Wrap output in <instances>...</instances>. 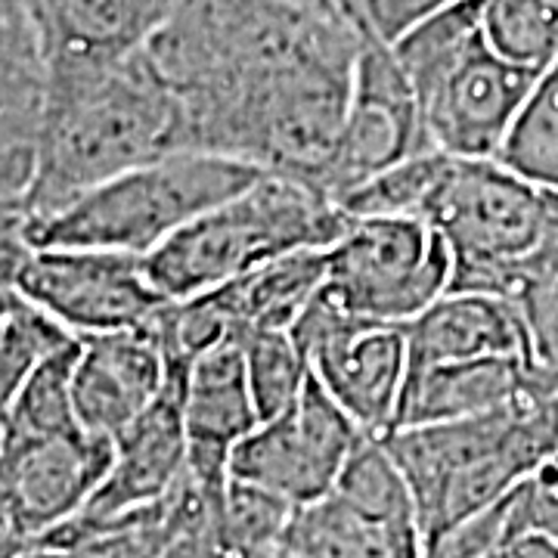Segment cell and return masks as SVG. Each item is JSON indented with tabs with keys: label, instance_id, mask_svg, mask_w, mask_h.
I'll use <instances>...</instances> for the list:
<instances>
[{
	"label": "cell",
	"instance_id": "1",
	"mask_svg": "<svg viewBox=\"0 0 558 558\" xmlns=\"http://www.w3.org/2000/svg\"><path fill=\"white\" fill-rule=\"evenodd\" d=\"M363 32L295 0H180L146 47L178 102L174 149L314 186L351 102Z\"/></svg>",
	"mask_w": 558,
	"mask_h": 558
},
{
	"label": "cell",
	"instance_id": "2",
	"mask_svg": "<svg viewBox=\"0 0 558 558\" xmlns=\"http://www.w3.org/2000/svg\"><path fill=\"white\" fill-rule=\"evenodd\" d=\"M178 102L146 50L112 62H53L28 218L174 149Z\"/></svg>",
	"mask_w": 558,
	"mask_h": 558
},
{
	"label": "cell",
	"instance_id": "3",
	"mask_svg": "<svg viewBox=\"0 0 558 558\" xmlns=\"http://www.w3.org/2000/svg\"><path fill=\"white\" fill-rule=\"evenodd\" d=\"M416 499L425 549L506 499L558 447V385L481 416L381 435Z\"/></svg>",
	"mask_w": 558,
	"mask_h": 558
},
{
	"label": "cell",
	"instance_id": "4",
	"mask_svg": "<svg viewBox=\"0 0 558 558\" xmlns=\"http://www.w3.org/2000/svg\"><path fill=\"white\" fill-rule=\"evenodd\" d=\"M413 87L428 146L453 159H497L539 72L502 60L481 32V0L422 20L391 44Z\"/></svg>",
	"mask_w": 558,
	"mask_h": 558
},
{
	"label": "cell",
	"instance_id": "5",
	"mask_svg": "<svg viewBox=\"0 0 558 558\" xmlns=\"http://www.w3.org/2000/svg\"><path fill=\"white\" fill-rule=\"evenodd\" d=\"M348 215L319 190L264 174L233 199L190 220L159 245L146 270L168 301H183L255 274L279 258L329 248Z\"/></svg>",
	"mask_w": 558,
	"mask_h": 558
},
{
	"label": "cell",
	"instance_id": "6",
	"mask_svg": "<svg viewBox=\"0 0 558 558\" xmlns=\"http://www.w3.org/2000/svg\"><path fill=\"white\" fill-rule=\"evenodd\" d=\"M267 171L242 159L171 149L106 180L47 218H32L38 248H106L149 258L190 220L248 190Z\"/></svg>",
	"mask_w": 558,
	"mask_h": 558
},
{
	"label": "cell",
	"instance_id": "7",
	"mask_svg": "<svg viewBox=\"0 0 558 558\" xmlns=\"http://www.w3.org/2000/svg\"><path fill=\"white\" fill-rule=\"evenodd\" d=\"M556 202V193L519 178L502 161L450 156L422 215L453 255L450 289L506 295L521 260L546 240Z\"/></svg>",
	"mask_w": 558,
	"mask_h": 558
},
{
	"label": "cell",
	"instance_id": "8",
	"mask_svg": "<svg viewBox=\"0 0 558 558\" xmlns=\"http://www.w3.org/2000/svg\"><path fill=\"white\" fill-rule=\"evenodd\" d=\"M453 286V255L422 218H348L323 292L348 314L403 326Z\"/></svg>",
	"mask_w": 558,
	"mask_h": 558
},
{
	"label": "cell",
	"instance_id": "9",
	"mask_svg": "<svg viewBox=\"0 0 558 558\" xmlns=\"http://www.w3.org/2000/svg\"><path fill=\"white\" fill-rule=\"evenodd\" d=\"M292 336L311 376L366 435H388L410 369L403 326L348 314L323 289L295 319Z\"/></svg>",
	"mask_w": 558,
	"mask_h": 558
},
{
	"label": "cell",
	"instance_id": "10",
	"mask_svg": "<svg viewBox=\"0 0 558 558\" xmlns=\"http://www.w3.org/2000/svg\"><path fill=\"white\" fill-rule=\"evenodd\" d=\"M171 357V376L161 395L112 440V465L90 502L72 521L40 539V549H69L112 534L119 524L153 509L168 497L186 472L190 438L183 418L186 360Z\"/></svg>",
	"mask_w": 558,
	"mask_h": 558
},
{
	"label": "cell",
	"instance_id": "11",
	"mask_svg": "<svg viewBox=\"0 0 558 558\" xmlns=\"http://www.w3.org/2000/svg\"><path fill=\"white\" fill-rule=\"evenodd\" d=\"M16 292L75 339L137 329L171 304L146 258L106 248H35Z\"/></svg>",
	"mask_w": 558,
	"mask_h": 558
},
{
	"label": "cell",
	"instance_id": "12",
	"mask_svg": "<svg viewBox=\"0 0 558 558\" xmlns=\"http://www.w3.org/2000/svg\"><path fill=\"white\" fill-rule=\"evenodd\" d=\"M425 149L432 146L422 128L413 87L391 44L366 28L354 62L351 102L336 146L314 180V190L339 205L363 180L376 178L385 168Z\"/></svg>",
	"mask_w": 558,
	"mask_h": 558
},
{
	"label": "cell",
	"instance_id": "13",
	"mask_svg": "<svg viewBox=\"0 0 558 558\" xmlns=\"http://www.w3.org/2000/svg\"><path fill=\"white\" fill-rule=\"evenodd\" d=\"M366 432L314 376L286 413L258 422L230 457V478L270 490L295 509L332 494Z\"/></svg>",
	"mask_w": 558,
	"mask_h": 558
},
{
	"label": "cell",
	"instance_id": "14",
	"mask_svg": "<svg viewBox=\"0 0 558 558\" xmlns=\"http://www.w3.org/2000/svg\"><path fill=\"white\" fill-rule=\"evenodd\" d=\"M109 465L112 440L84 425L57 435L3 440L0 487L22 537L40 543L50 531L75 519L97 494Z\"/></svg>",
	"mask_w": 558,
	"mask_h": 558
},
{
	"label": "cell",
	"instance_id": "15",
	"mask_svg": "<svg viewBox=\"0 0 558 558\" xmlns=\"http://www.w3.org/2000/svg\"><path fill=\"white\" fill-rule=\"evenodd\" d=\"M53 60L28 0H0V202L22 205L38 174Z\"/></svg>",
	"mask_w": 558,
	"mask_h": 558
},
{
	"label": "cell",
	"instance_id": "16",
	"mask_svg": "<svg viewBox=\"0 0 558 558\" xmlns=\"http://www.w3.org/2000/svg\"><path fill=\"white\" fill-rule=\"evenodd\" d=\"M171 376V357L159 323L78 339L72 369V398L78 422L116 440L134 418L159 398Z\"/></svg>",
	"mask_w": 558,
	"mask_h": 558
},
{
	"label": "cell",
	"instance_id": "17",
	"mask_svg": "<svg viewBox=\"0 0 558 558\" xmlns=\"http://www.w3.org/2000/svg\"><path fill=\"white\" fill-rule=\"evenodd\" d=\"M183 418L190 457L186 472L202 484L227 487L230 457L258 428V407L245 376L242 341H223L186 366Z\"/></svg>",
	"mask_w": 558,
	"mask_h": 558
},
{
	"label": "cell",
	"instance_id": "18",
	"mask_svg": "<svg viewBox=\"0 0 558 558\" xmlns=\"http://www.w3.org/2000/svg\"><path fill=\"white\" fill-rule=\"evenodd\" d=\"M403 336L410 369L490 357H515L531 363L527 329L519 307L506 295L494 292L450 289L428 311L403 323Z\"/></svg>",
	"mask_w": 558,
	"mask_h": 558
},
{
	"label": "cell",
	"instance_id": "19",
	"mask_svg": "<svg viewBox=\"0 0 558 558\" xmlns=\"http://www.w3.org/2000/svg\"><path fill=\"white\" fill-rule=\"evenodd\" d=\"M543 385H553V381L543 379L527 360L515 357L413 366L407 369L395 428L481 416V413L515 403Z\"/></svg>",
	"mask_w": 558,
	"mask_h": 558
},
{
	"label": "cell",
	"instance_id": "20",
	"mask_svg": "<svg viewBox=\"0 0 558 558\" xmlns=\"http://www.w3.org/2000/svg\"><path fill=\"white\" fill-rule=\"evenodd\" d=\"M180 0H28L53 62L134 57L174 16Z\"/></svg>",
	"mask_w": 558,
	"mask_h": 558
},
{
	"label": "cell",
	"instance_id": "21",
	"mask_svg": "<svg viewBox=\"0 0 558 558\" xmlns=\"http://www.w3.org/2000/svg\"><path fill=\"white\" fill-rule=\"evenodd\" d=\"M282 549L295 558H425L418 539L388 531L336 494L295 509Z\"/></svg>",
	"mask_w": 558,
	"mask_h": 558
},
{
	"label": "cell",
	"instance_id": "22",
	"mask_svg": "<svg viewBox=\"0 0 558 558\" xmlns=\"http://www.w3.org/2000/svg\"><path fill=\"white\" fill-rule=\"evenodd\" d=\"M326 282V248L299 252L260 267L248 277L227 282L240 339L255 329H292L304 307L317 299Z\"/></svg>",
	"mask_w": 558,
	"mask_h": 558
},
{
	"label": "cell",
	"instance_id": "23",
	"mask_svg": "<svg viewBox=\"0 0 558 558\" xmlns=\"http://www.w3.org/2000/svg\"><path fill=\"white\" fill-rule=\"evenodd\" d=\"M332 494L351 502L363 515L385 524L388 531H395L400 537L418 539L425 546L413 490L381 435H366L360 440L348 465L341 469Z\"/></svg>",
	"mask_w": 558,
	"mask_h": 558
},
{
	"label": "cell",
	"instance_id": "24",
	"mask_svg": "<svg viewBox=\"0 0 558 558\" xmlns=\"http://www.w3.org/2000/svg\"><path fill=\"white\" fill-rule=\"evenodd\" d=\"M506 299L524 319L534 369L558 385V202L546 240L531 258L521 260L506 286Z\"/></svg>",
	"mask_w": 558,
	"mask_h": 558
},
{
	"label": "cell",
	"instance_id": "25",
	"mask_svg": "<svg viewBox=\"0 0 558 558\" xmlns=\"http://www.w3.org/2000/svg\"><path fill=\"white\" fill-rule=\"evenodd\" d=\"M497 161L558 196V62L537 75L499 146Z\"/></svg>",
	"mask_w": 558,
	"mask_h": 558
},
{
	"label": "cell",
	"instance_id": "26",
	"mask_svg": "<svg viewBox=\"0 0 558 558\" xmlns=\"http://www.w3.org/2000/svg\"><path fill=\"white\" fill-rule=\"evenodd\" d=\"M75 357H78V339L40 360L3 413L7 438H38V435L78 428L81 422L72 398Z\"/></svg>",
	"mask_w": 558,
	"mask_h": 558
},
{
	"label": "cell",
	"instance_id": "27",
	"mask_svg": "<svg viewBox=\"0 0 558 558\" xmlns=\"http://www.w3.org/2000/svg\"><path fill=\"white\" fill-rule=\"evenodd\" d=\"M481 32L502 60L546 72L558 62V0H481Z\"/></svg>",
	"mask_w": 558,
	"mask_h": 558
},
{
	"label": "cell",
	"instance_id": "28",
	"mask_svg": "<svg viewBox=\"0 0 558 558\" xmlns=\"http://www.w3.org/2000/svg\"><path fill=\"white\" fill-rule=\"evenodd\" d=\"M450 156L425 149L354 186L339 208L348 218H422Z\"/></svg>",
	"mask_w": 558,
	"mask_h": 558
},
{
	"label": "cell",
	"instance_id": "29",
	"mask_svg": "<svg viewBox=\"0 0 558 558\" xmlns=\"http://www.w3.org/2000/svg\"><path fill=\"white\" fill-rule=\"evenodd\" d=\"M245 376L258 407L260 422L286 413L304 395L311 366L301 354L292 329H255L242 336Z\"/></svg>",
	"mask_w": 558,
	"mask_h": 558
},
{
	"label": "cell",
	"instance_id": "30",
	"mask_svg": "<svg viewBox=\"0 0 558 558\" xmlns=\"http://www.w3.org/2000/svg\"><path fill=\"white\" fill-rule=\"evenodd\" d=\"M295 506L255 484L233 481L223 494V537L236 558H260L277 553L289 531Z\"/></svg>",
	"mask_w": 558,
	"mask_h": 558
},
{
	"label": "cell",
	"instance_id": "31",
	"mask_svg": "<svg viewBox=\"0 0 558 558\" xmlns=\"http://www.w3.org/2000/svg\"><path fill=\"white\" fill-rule=\"evenodd\" d=\"M519 534H543L558 543V447L512 490Z\"/></svg>",
	"mask_w": 558,
	"mask_h": 558
},
{
	"label": "cell",
	"instance_id": "32",
	"mask_svg": "<svg viewBox=\"0 0 558 558\" xmlns=\"http://www.w3.org/2000/svg\"><path fill=\"white\" fill-rule=\"evenodd\" d=\"M32 218L22 205L0 202V292H16L20 279L35 255Z\"/></svg>",
	"mask_w": 558,
	"mask_h": 558
},
{
	"label": "cell",
	"instance_id": "33",
	"mask_svg": "<svg viewBox=\"0 0 558 558\" xmlns=\"http://www.w3.org/2000/svg\"><path fill=\"white\" fill-rule=\"evenodd\" d=\"M462 0H363V22L369 32H376L381 40L395 44V40L410 32L422 20L435 16L447 7H457Z\"/></svg>",
	"mask_w": 558,
	"mask_h": 558
},
{
	"label": "cell",
	"instance_id": "34",
	"mask_svg": "<svg viewBox=\"0 0 558 558\" xmlns=\"http://www.w3.org/2000/svg\"><path fill=\"white\" fill-rule=\"evenodd\" d=\"M487 558H558V543L543 534H519L506 539Z\"/></svg>",
	"mask_w": 558,
	"mask_h": 558
},
{
	"label": "cell",
	"instance_id": "35",
	"mask_svg": "<svg viewBox=\"0 0 558 558\" xmlns=\"http://www.w3.org/2000/svg\"><path fill=\"white\" fill-rule=\"evenodd\" d=\"M10 543H35V539L22 537L16 515L10 509V499H7L3 487H0V546H10Z\"/></svg>",
	"mask_w": 558,
	"mask_h": 558
},
{
	"label": "cell",
	"instance_id": "36",
	"mask_svg": "<svg viewBox=\"0 0 558 558\" xmlns=\"http://www.w3.org/2000/svg\"><path fill=\"white\" fill-rule=\"evenodd\" d=\"M260 558H295V556H292V553H286V549L279 546L277 553H267V556H260Z\"/></svg>",
	"mask_w": 558,
	"mask_h": 558
},
{
	"label": "cell",
	"instance_id": "37",
	"mask_svg": "<svg viewBox=\"0 0 558 558\" xmlns=\"http://www.w3.org/2000/svg\"><path fill=\"white\" fill-rule=\"evenodd\" d=\"M344 3H348V7H351V10H354L357 16H363V10H360V3H363V0H344Z\"/></svg>",
	"mask_w": 558,
	"mask_h": 558
},
{
	"label": "cell",
	"instance_id": "38",
	"mask_svg": "<svg viewBox=\"0 0 558 558\" xmlns=\"http://www.w3.org/2000/svg\"><path fill=\"white\" fill-rule=\"evenodd\" d=\"M3 440H7V428H3V416H0V453H3Z\"/></svg>",
	"mask_w": 558,
	"mask_h": 558
},
{
	"label": "cell",
	"instance_id": "39",
	"mask_svg": "<svg viewBox=\"0 0 558 558\" xmlns=\"http://www.w3.org/2000/svg\"><path fill=\"white\" fill-rule=\"evenodd\" d=\"M40 558H44V556H40Z\"/></svg>",
	"mask_w": 558,
	"mask_h": 558
}]
</instances>
